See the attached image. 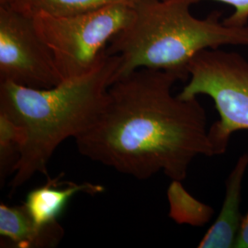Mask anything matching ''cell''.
Returning <instances> with one entry per match:
<instances>
[{"mask_svg": "<svg viewBox=\"0 0 248 248\" xmlns=\"http://www.w3.org/2000/svg\"><path fill=\"white\" fill-rule=\"evenodd\" d=\"M235 248H248V213L245 217H243Z\"/></svg>", "mask_w": 248, "mask_h": 248, "instance_id": "14", "label": "cell"}, {"mask_svg": "<svg viewBox=\"0 0 248 248\" xmlns=\"http://www.w3.org/2000/svg\"><path fill=\"white\" fill-rule=\"evenodd\" d=\"M179 80L177 73L150 68L116 80L93 124L74 139L78 152L139 180L163 172L183 181L197 156L217 155L201 102L173 95Z\"/></svg>", "mask_w": 248, "mask_h": 248, "instance_id": "1", "label": "cell"}, {"mask_svg": "<svg viewBox=\"0 0 248 248\" xmlns=\"http://www.w3.org/2000/svg\"><path fill=\"white\" fill-rule=\"evenodd\" d=\"M31 0H1L2 5H8L13 9L21 11Z\"/></svg>", "mask_w": 248, "mask_h": 248, "instance_id": "15", "label": "cell"}, {"mask_svg": "<svg viewBox=\"0 0 248 248\" xmlns=\"http://www.w3.org/2000/svg\"><path fill=\"white\" fill-rule=\"evenodd\" d=\"M1 248H56L64 236L57 222L41 225L32 219L24 205L0 204Z\"/></svg>", "mask_w": 248, "mask_h": 248, "instance_id": "7", "label": "cell"}, {"mask_svg": "<svg viewBox=\"0 0 248 248\" xmlns=\"http://www.w3.org/2000/svg\"><path fill=\"white\" fill-rule=\"evenodd\" d=\"M191 5L189 0H143L136 5L132 21L106 48L121 60L114 82L140 68L175 72L186 80L197 53L226 45L248 47V25L229 26L219 12L196 18Z\"/></svg>", "mask_w": 248, "mask_h": 248, "instance_id": "3", "label": "cell"}, {"mask_svg": "<svg viewBox=\"0 0 248 248\" xmlns=\"http://www.w3.org/2000/svg\"><path fill=\"white\" fill-rule=\"evenodd\" d=\"M248 168V152L240 155L225 182V195L220 213L198 245L199 248H235L243 217V181Z\"/></svg>", "mask_w": 248, "mask_h": 248, "instance_id": "8", "label": "cell"}, {"mask_svg": "<svg viewBox=\"0 0 248 248\" xmlns=\"http://www.w3.org/2000/svg\"><path fill=\"white\" fill-rule=\"evenodd\" d=\"M191 4L206 0H189ZM230 5L233 12L223 22L229 26H247L248 23V0H210Z\"/></svg>", "mask_w": 248, "mask_h": 248, "instance_id": "13", "label": "cell"}, {"mask_svg": "<svg viewBox=\"0 0 248 248\" xmlns=\"http://www.w3.org/2000/svg\"><path fill=\"white\" fill-rule=\"evenodd\" d=\"M53 54L38 34L31 16L0 7V82L51 89L62 82Z\"/></svg>", "mask_w": 248, "mask_h": 248, "instance_id": "6", "label": "cell"}, {"mask_svg": "<svg viewBox=\"0 0 248 248\" xmlns=\"http://www.w3.org/2000/svg\"><path fill=\"white\" fill-rule=\"evenodd\" d=\"M105 187L89 182L75 183L60 181V177H48L45 185L31 190L26 196L24 206L38 224L45 225L57 222L72 198L78 193L97 195Z\"/></svg>", "mask_w": 248, "mask_h": 248, "instance_id": "9", "label": "cell"}, {"mask_svg": "<svg viewBox=\"0 0 248 248\" xmlns=\"http://www.w3.org/2000/svg\"><path fill=\"white\" fill-rule=\"evenodd\" d=\"M120 57L105 53L86 74L62 80L51 89H33L0 82V112L24 134L20 157L10 181L13 190L37 173L48 175V164L58 146L84 133L106 101Z\"/></svg>", "mask_w": 248, "mask_h": 248, "instance_id": "2", "label": "cell"}, {"mask_svg": "<svg viewBox=\"0 0 248 248\" xmlns=\"http://www.w3.org/2000/svg\"><path fill=\"white\" fill-rule=\"evenodd\" d=\"M24 134L8 116L0 112V182L14 173L20 157Z\"/></svg>", "mask_w": 248, "mask_h": 248, "instance_id": "12", "label": "cell"}, {"mask_svg": "<svg viewBox=\"0 0 248 248\" xmlns=\"http://www.w3.org/2000/svg\"><path fill=\"white\" fill-rule=\"evenodd\" d=\"M143 0H31L20 12L31 16L36 11L54 15H71L102 9L115 4L138 5Z\"/></svg>", "mask_w": 248, "mask_h": 248, "instance_id": "11", "label": "cell"}, {"mask_svg": "<svg viewBox=\"0 0 248 248\" xmlns=\"http://www.w3.org/2000/svg\"><path fill=\"white\" fill-rule=\"evenodd\" d=\"M134 13V5L115 4L71 15L40 10L31 17L64 80L91 70L105 53L107 45L132 21Z\"/></svg>", "mask_w": 248, "mask_h": 248, "instance_id": "4", "label": "cell"}, {"mask_svg": "<svg viewBox=\"0 0 248 248\" xmlns=\"http://www.w3.org/2000/svg\"><path fill=\"white\" fill-rule=\"evenodd\" d=\"M186 70L188 82L177 95L213 99L219 120L209 128V135L216 155H223L232 135L248 130V60L235 52L206 49L196 54Z\"/></svg>", "mask_w": 248, "mask_h": 248, "instance_id": "5", "label": "cell"}, {"mask_svg": "<svg viewBox=\"0 0 248 248\" xmlns=\"http://www.w3.org/2000/svg\"><path fill=\"white\" fill-rule=\"evenodd\" d=\"M169 217L178 224L202 226L213 217V209L190 195L180 180H172L168 192Z\"/></svg>", "mask_w": 248, "mask_h": 248, "instance_id": "10", "label": "cell"}]
</instances>
